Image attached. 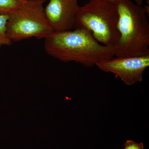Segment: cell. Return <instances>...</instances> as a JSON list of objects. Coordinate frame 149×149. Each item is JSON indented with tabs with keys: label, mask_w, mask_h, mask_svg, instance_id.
<instances>
[{
	"label": "cell",
	"mask_w": 149,
	"mask_h": 149,
	"mask_svg": "<svg viewBox=\"0 0 149 149\" xmlns=\"http://www.w3.org/2000/svg\"><path fill=\"white\" fill-rule=\"evenodd\" d=\"M133 1H134V3H136L137 4L143 6L144 0H133Z\"/></svg>",
	"instance_id": "cell-10"
},
{
	"label": "cell",
	"mask_w": 149,
	"mask_h": 149,
	"mask_svg": "<svg viewBox=\"0 0 149 149\" xmlns=\"http://www.w3.org/2000/svg\"><path fill=\"white\" fill-rule=\"evenodd\" d=\"M47 0H26L19 8L8 15L6 34L13 42L35 37L45 39L54 32L45 13Z\"/></svg>",
	"instance_id": "cell-4"
},
{
	"label": "cell",
	"mask_w": 149,
	"mask_h": 149,
	"mask_svg": "<svg viewBox=\"0 0 149 149\" xmlns=\"http://www.w3.org/2000/svg\"><path fill=\"white\" fill-rule=\"evenodd\" d=\"M44 48L49 55L61 61L74 62L87 68L115 56L114 47L102 45L84 29L53 32L45 39Z\"/></svg>",
	"instance_id": "cell-1"
},
{
	"label": "cell",
	"mask_w": 149,
	"mask_h": 149,
	"mask_svg": "<svg viewBox=\"0 0 149 149\" xmlns=\"http://www.w3.org/2000/svg\"><path fill=\"white\" fill-rule=\"evenodd\" d=\"M79 0H49L45 13L54 32L74 29L76 15L80 6Z\"/></svg>",
	"instance_id": "cell-6"
},
{
	"label": "cell",
	"mask_w": 149,
	"mask_h": 149,
	"mask_svg": "<svg viewBox=\"0 0 149 149\" xmlns=\"http://www.w3.org/2000/svg\"><path fill=\"white\" fill-rule=\"evenodd\" d=\"M123 149H144V146L143 143L128 140L125 142Z\"/></svg>",
	"instance_id": "cell-9"
},
{
	"label": "cell",
	"mask_w": 149,
	"mask_h": 149,
	"mask_svg": "<svg viewBox=\"0 0 149 149\" xmlns=\"http://www.w3.org/2000/svg\"><path fill=\"white\" fill-rule=\"evenodd\" d=\"M146 1L147 6H149V0H146Z\"/></svg>",
	"instance_id": "cell-12"
},
{
	"label": "cell",
	"mask_w": 149,
	"mask_h": 149,
	"mask_svg": "<svg viewBox=\"0 0 149 149\" xmlns=\"http://www.w3.org/2000/svg\"><path fill=\"white\" fill-rule=\"evenodd\" d=\"M119 38L114 47L115 56L130 57L149 55V6L132 0L118 3Z\"/></svg>",
	"instance_id": "cell-2"
},
{
	"label": "cell",
	"mask_w": 149,
	"mask_h": 149,
	"mask_svg": "<svg viewBox=\"0 0 149 149\" xmlns=\"http://www.w3.org/2000/svg\"><path fill=\"white\" fill-rule=\"evenodd\" d=\"M118 3L109 0H89L80 6L74 29L90 31L104 45L114 47L119 38Z\"/></svg>",
	"instance_id": "cell-3"
},
{
	"label": "cell",
	"mask_w": 149,
	"mask_h": 149,
	"mask_svg": "<svg viewBox=\"0 0 149 149\" xmlns=\"http://www.w3.org/2000/svg\"><path fill=\"white\" fill-rule=\"evenodd\" d=\"M109 1H113L115 3H119L120 1H121V0H109Z\"/></svg>",
	"instance_id": "cell-11"
},
{
	"label": "cell",
	"mask_w": 149,
	"mask_h": 149,
	"mask_svg": "<svg viewBox=\"0 0 149 149\" xmlns=\"http://www.w3.org/2000/svg\"><path fill=\"white\" fill-rule=\"evenodd\" d=\"M96 66L104 72L115 74L127 85L141 82L149 66V55L130 57L115 56L98 63Z\"/></svg>",
	"instance_id": "cell-5"
},
{
	"label": "cell",
	"mask_w": 149,
	"mask_h": 149,
	"mask_svg": "<svg viewBox=\"0 0 149 149\" xmlns=\"http://www.w3.org/2000/svg\"><path fill=\"white\" fill-rule=\"evenodd\" d=\"M26 0H0V15H7L21 6Z\"/></svg>",
	"instance_id": "cell-7"
},
{
	"label": "cell",
	"mask_w": 149,
	"mask_h": 149,
	"mask_svg": "<svg viewBox=\"0 0 149 149\" xmlns=\"http://www.w3.org/2000/svg\"><path fill=\"white\" fill-rule=\"evenodd\" d=\"M8 18L7 15H0V47L10 46L13 43L6 34V25Z\"/></svg>",
	"instance_id": "cell-8"
}]
</instances>
